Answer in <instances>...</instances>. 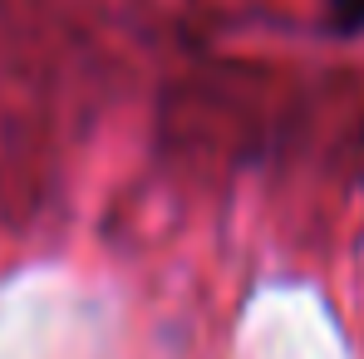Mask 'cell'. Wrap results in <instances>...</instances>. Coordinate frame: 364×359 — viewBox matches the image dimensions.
I'll list each match as a JSON object with an SVG mask.
<instances>
[{
	"label": "cell",
	"mask_w": 364,
	"mask_h": 359,
	"mask_svg": "<svg viewBox=\"0 0 364 359\" xmlns=\"http://www.w3.org/2000/svg\"><path fill=\"white\" fill-rule=\"evenodd\" d=\"M330 25L340 35H360L364 30V0H330Z\"/></svg>",
	"instance_id": "cell-1"
}]
</instances>
